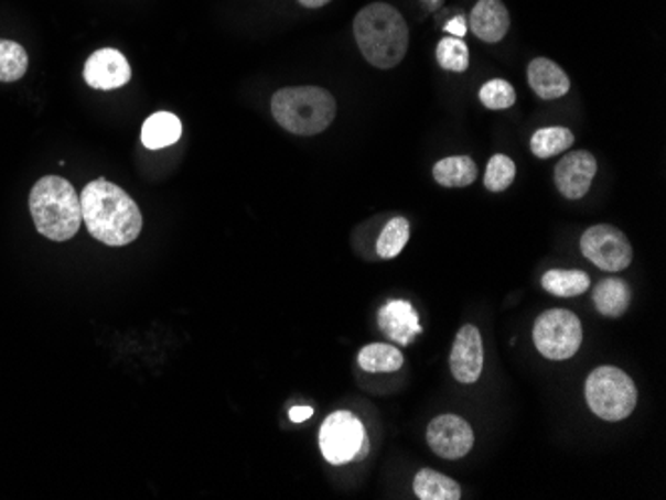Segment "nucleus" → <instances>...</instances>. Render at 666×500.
Listing matches in <instances>:
<instances>
[{
	"instance_id": "nucleus-1",
	"label": "nucleus",
	"mask_w": 666,
	"mask_h": 500,
	"mask_svg": "<svg viewBox=\"0 0 666 500\" xmlns=\"http://www.w3.org/2000/svg\"><path fill=\"white\" fill-rule=\"evenodd\" d=\"M84 226L94 240L122 248L140 236L142 214L135 199L108 180H94L80 194Z\"/></svg>"
},
{
	"instance_id": "nucleus-2",
	"label": "nucleus",
	"mask_w": 666,
	"mask_h": 500,
	"mask_svg": "<svg viewBox=\"0 0 666 500\" xmlns=\"http://www.w3.org/2000/svg\"><path fill=\"white\" fill-rule=\"evenodd\" d=\"M354 36L365 61L382 70L401 63L409 48L406 19L387 2H372L355 14Z\"/></svg>"
},
{
	"instance_id": "nucleus-3",
	"label": "nucleus",
	"mask_w": 666,
	"mask_h": 500,
	"mask_svg": "<svg viewBox=\"0 0 666 500\" xmlns=\"http://www.w3.org/2000/svg\"><path fill=\"white\" fill-rule=\"evenodd\" d=\"M29 206L36 230L51 241H68L80 230V196L64 177H41L32 188Z\"/></svg>"
},
{
	"instance_id": "nucleus-4",
	"label": "nucleus",
	"mask_w": 666,
	"mask_h": 500,
	"mask_svg": "<svg viewBox=\"0 0 666 500\" xmlns=\"http://www.w3.org/2000/svg\"><path fill=\"white\" fill-rule=\"evenodd\" d=\"M335 98L320 86H290L271 96V115L290 134H322L335 120Z\"/></svg>"
},
{
	"instance_id": "nucleus-5",
	"label": "nucleus",
	"mask_w": 666,
	"mask_h": 500,
	"mask_svg": "<svg viewBox=\"0 0 666 500\" xmlns=\"http://www.w3.org/2000/svg\"><path fill=\"white\" fill-rule=\"evenodd\" d=\"M587 403L597 417L616 423L629 417L636 406V387L623 369L599 367L584 385Z\"/></svg>"
},
{
	"instance_id": "nucleus-6",
	"label": "nucleus",
	"mask_w": 666,
	"mask_h": 500,
	"mask_svg": "<svg viewBox=\"0 0 666 500\" xmlns=\"http://www.w3.org/2000/svg\"><path fill=\"white\" fill-rule=\"evenodd\" d=\"M533 341L543 357L565 361L571 359L583 344V327L574 313L549 309L535 322Z\"/></svg>"
},
{
	"instance_id": "nucleus-7",
	"label": "nucleus",
	"mask_w": 666,
	"mask_h": 500,
	"mask_svg": "<svg viewBox=\"0 0 666 500\" xmlns=\"http://www.w3.org/2000/svg\"><path fill=\"white\" fill-rule=\"evenodd\" d=\"M367 438L364 423L350 411H335L320 428V448L323 459L332 465H345L357 459Z\"/></svg>"
},
{
	"instance_id": "nucleus-8",
	"label": "nucleus",
	"mask_w": 666,
	"mask_h": 500,
	"mask_svg": "<svg viewBox=\"0 0 666 500\" xmlns=\"http://www.w3.org/2000/svg\"><path fill=\"white\" fill-rule=\"evenodd\" d=\"M581 251L587 260L604 271L626 270L633 261V248L625 233L609 224L591 226L584 231Z\"/></svg>"
},
{
	"instance_id": "nucleus-9",
	"label": "nucleus",
	"mask_w": 666,
	"mask_h": 500,
	"mask_svg": "<svg viewBox=\"0 0 666 500\" xmlns=\"http://www.w3.org/2000/svg\"><path fill=\"white\" fill-rule=\"evenodd\" d=\"M473 428L458 415H441L427 427V443L441 459H463L473 447Z\"/></svg>"
},
{
	"instance_id": "nucleus-10",
	"label": "nucleus",
	"mask_w": 666,
	"mask_h": 500,
	"mask_svg": "<svg viewBox=\"0 0 666 500\" xmlns=\"http://www.w3.org/2000/svg\"><path fill=\"white\" fill-rule=\"evenodd\" d=\"M84 83L94 90H116L130 83V64L116 48H100L84 64Z\"/></svg>"
},
{
	"instance_id": "nucleus-11",
	"label": "nucleus",
	"mask_w": 666,
	"mask_h": 500,
	"mask_svg": "<svg viewBox=\"0 0 666 500\" xmlns=\"http://www.w3.org/2000/svg\"><path fill=\"white\" fill-rule=\"evenodd\" d=\"M597 160L587 150H577L555 166V184L567 199H581L591 189Z\"/></svg>"
},
{
	"instance_id": "nucleus-12",
	"label": "nucleus",
	"mask_w": 666,
	"mask_h": 500,
	"mask_svg": "<svg viewBox=\"0 0 666 500\" xmlns=\"http://www.w3.org/2000/svg\"><path fill=\"white\" fill-rule=\"evenodd\" d=\"M483 371V339L475 325H463L459 329L451 349V373L463 385L480 381Z\"/></svg>"
},
{
	"instance_id": "nucleus-13",
	"label": "nucleus",
	"mask_w": 666,
	"mask_h": 500,
	"mask_svg": "<svg viewBox=\"0 0 666 500\" xmlns=\"http://www.w3.org/2000/svg\"><path fill=\"white\" fill-rule=\"evenodd\" d=\"M511 17L503 0H477L469 17V29L483 42H501L509 32Z\"/></svg>"
},
{
	"instance_id": "nucleus-14",
	"label": "nucleus",
	"mask_w": 666,
	"mask_h": 500,
	"mask_svg": "<svg viewBox=\"0 0 666 500\" xmlns=\"http://www.w3.org/2000/svg\"><path fill=\"white\" fill-rule=\"evenodd\" d=\"M377 322H379V329L396 344L406 345L411 344L416 339V335L421 334V325H419V317L417 312L413 309V305L407 302H387L379 313H377Z\"/></svg>"
},
{
	"instance_id": "nucleus-15",
	"label": "nucleus",
	"mask_w": 666,
	"mask_h": 500,
	"mask_svg": "<svg viewBox=\"0 0 666 500\" xmlns=\"http://www.w3.org/2000/svg\"><path fill=\"white\" fill-rule=\"evenodd\" d=\"M527 80L533 93L543 100L562 98L571 90V80L561 66L549 58H535L527 66Z\"/></svg>"
},
{
	"instance_id": "nucleus-16",
	"label": "nucleus",
	"mask_w": 666,
	"mask_h": 500,
	"mask_svg": "<svg viewBox=\"0 0 666 500\" xmlns=\"http://www.w3.org/2000/svg\"><path fill=\"white\" fill-rule=\"evenodd\" d=\"M182 138V122L172 112H154L142 124V144L148 150L174 146Z\"/></svg>"
},
{
	"instance_id": "nucleus-17",
	"label": "nucleus",
	"mask_w": 666,
	"mask_h": 500,
	"mask_svg": "<svg viewBox=\"0 0 666 500\" xmlns=\"http://www.w3.org/2000/svg\"><path fill=\"white\" fill-rule=\"evenodd\" d=\"M631 297L633 292L629 283L619 278H606L603 282L597 283L593 292L594 307L604 317H621L629 309Z\"/></svg>"
},
{
	"instance_id": "nucleus-18",
	"label": "nucleus",
	"mask_w": 666,
	"mask_h": 500,
	"mask_svg": "<svg viewBox=\"0 0 666 500\" xmlns=\"http://www.w3.org/2000/svg\"><path fill=\"white\" fill-rule=\"evenodd\" d=\"M433 177L445 188H468L477 180V164L469 156L443 157L433 166Z\"/></svg>"
},
{
	"instance_id": "nucleus-19",
	"label": "nucleus",
	"mask_w": 666,
	"mask_h": 500,
	"mask_svg": "<svg viewBox=\"0 0 666 500\" xmlns=\"http://www.w3.org/2000/svg\"><path fill=\"white\" fill-rule=\"evenodd\" d=\"M416 497L421 500H459L461 489L458 482L441 475L438 470L421 469L413 480Z\"/></svg>"
},
{
	"instance_id": "nucleus-20",
	"label": "nucleus",
	"mask_w": 666,
	"mask_h": 500,
	"mask_svg": "<svg viewBox=\"0 0 666 500\" xmlns=\"http://www.w3.org/2000/svg\"><path fill=\"white\" fill-rule=\"evenodd\" d=\"M357 361L367 373H394L404 366V355L391 345L372 344L359 351Z\"/></svg>"
},
{
	"instance_id": "nucleus-21",
	"label": "nucleus",
	"mask_w": 666,
	"mask_h": 500,
	"mask_svg": "<svg viewBox=\"0 0 666 500\" xmlns=\"http://www.w3.org/2000/svg\"><path fill=\"white\" fill-rule=\"evenodd\" d=\"M543 290L557 295V297H574L583 295L589 287V275L584 271L551 270L543 275Z\"/></svg>"
},
{
	"instance_id": "nucleus-22",
	"label": "nucleus",
	"mask_w": 666,
	"mask_h": 500,
	"mask_svg": "<svg viewBox=\"0 0 666 500\" xmlns=\"http://www.w3.org/2000/svg\"><path fill=\"white\" fill-rule=\"evenodd\" d=\"M574 144V135L569 128L562 126H551V128H541L537 130L531 138V152L541 160L557 156L565 150Z\"/></svg>"
},
{
	"instance_id": "nucleus-23",
	"label": "nucleus",
	"mask_w": 666,
	"mask_h": 500,
	"mask_svg": "<svg viewBox=\"0 0 666 500\" xmlns=\"http://www.w3.org/2000/svg\"><path fill=\"white\" fill-rule=\"evenodd\" d=\"M29 70V54L19 42L0 41V83H17Z\"/></svg>"
},
{
	"instance_id": "nucleus-24",
	"label": "nucleus",
	"mask_w": 666,
	"mask_h": 500,
	"mask_svg": "<svg viewBox=\"0 0 666 500\" xmlns=\"http://www.w3.org/2000/svg\"><path fill=\"white\" fill-rule=\"evenodd\" d=\"M409 241V221L406 218H394L387 221L377 240V256L384 260L397 258Z\"/></svg>"
},
{
	"instance_id": "nucleus-25",
	"label": "nucleus",
	"mask_w": 666,
	"mask_h": 500,
	"mask_svg": "<svg viewBox=\"0 0 666 500\" xmlns=\"http://www.w3.org/2000/svg\"><path fill=\"white\" fill-rule=\"evenodd\" d=\"M438 63L443 70L465 73L469 68V48L463 39L445 36L438 44Z\"/></svg>"
},
{
	"instance_id": "nucleus-26",
	"label": "nucleus",
	"mask_w": 666,
	"mask_h": 500,
	"mask_svg": "<svg viewBox=\"0 0 666 500\" xmlns=\"http://www.w3.org/2000/svg\"><path fill=\"white\" fill-rule=\"evenodd\" d=\"M515 162L505 154H495L491 157L487 170H485V188L493 192V194H500L505 192L513 184L515 180Z\"/></svg>"
},
{
	"instance_id": "nucleus-27",
	"label": "nucleus",
	"mask_w": 666,
	"mask_h": 500,
	"mask_svg": "<svg viewBox=\"0 0 666 500\" xmlns=\"http://www.w3.org/2000/svg\"><path fill=\"white\" fill-rule=\"evenodd\" d=\"M481 105L490 110H507L511 106L515 105L517 95H515V88L511 86L507 80H490V83L483 84L480 90Z\"/></svg>"
},
{
	"instance_id": "nucleus-28",
	"label": "nucleus",
	"mask_w": 666,
	"mask_h": 500,
	"mask_svg": "<svg viewBox=\"0 0 666 500\" xmlns=\"http://www.w3.org/2000/svg\"><path fill=\"white\" fill-rule=\"evenodd\" d=\"M445 31H448L451 36H458V39H463V36L468 34V21H465L463 17H455L453 21L448 22Z\"/></svg>"
},
{
	"instance_id": "nucleus-29",
	"label": "nucleus",
	"mask_w": 666,
	"mask_h": 500,
	"mask_svg": "<svg viewBox=\"0 0 666 500\" xmlns=\"http://www.w3.org/2000/svg\"><path fill=\"white\" fill-rule=\"evenodd\" d=\"M312 415V406H292V411H290V419H292L293 423H303V421H308Z\"/></svg>"
},
{
	"instance_id": "nucleus-30",
	"label": "nucleus",
	"mask_w": 666,
	"mask_h": 500,
	"mask_svg": "<svg viewBox=\"0 0 666 500\" xmlns=\"http://www.w3.org/2000/svg\"><path fill=\"white\" fill-rule=\"evenodd\" d=\"M298 2H300L302 7H305V9H322V7H325V4L332 2V0H298Z\"/></svg>"
},
{
	"instance_id": "nucleus-31",
	"label": "nucleus",
	"mask_w": 666,
	"mask_h": 500,
	"mask_svg": "<svg viewBox=\"0 0 666 500\" xmlns=\"http://www.w3.org/2000/svg\"><path fill=\"white\" fill-rule=\"evenodd\" d=\"M367 453H369V438H365L364 445H362V450H359V455H357V459L355 460L365 459V457H367Z\"/></svg>"
}]
</instances>
